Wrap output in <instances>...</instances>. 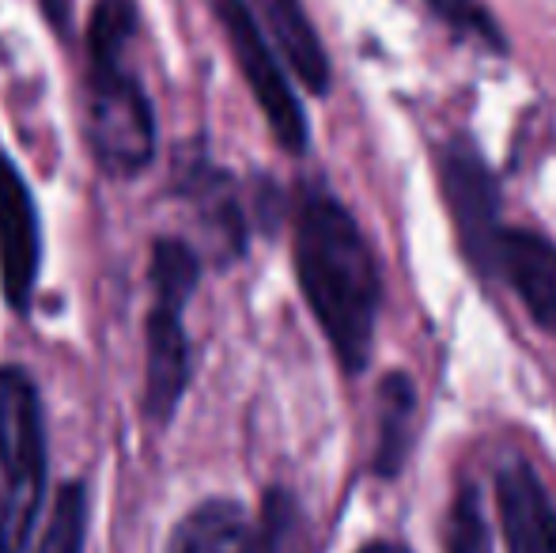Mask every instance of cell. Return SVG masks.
Returning <instances> with one entry per match:
<instances>
[{"label": "cell", "mask_w": 556, "mask_h": 553, "mask_svg": "<svg viewBox=\"0 0 556 553\" xmlns=\"http://www.w3.org/2000/svg\"><path fill=\"white\" fill-rule=\"evenodd\" d=\"M295 277L323 326L333 356L349 376L371 361L382 280L356 216L326 190H307L295 209Z\"/></svg>", "instance_id": "cell-1"}, {"label": "cell", "mask_w": 556, "mask_h": 553, "mask_svg": "<svg viewBox=\"0 0 556 553\" xmlns=\"http://www.w3.org/2000/svg\"><path fill=\"white\" fill-rule=\"evenodd\" d=\"M137 35L132 0H103L88 27V134L99 167L114 178H132L155 155V114L140 80L125 65Z\"/></svg>", "instance_id": "cell-2"}, {"label": "cell", "mask_w": 556, "mask_h": 553, "mask_svg": "<svg viewBox=\"0 0 556 553\" xmlns=\"http://www.w3.org/2000/svg\"><path fill=\"white\" fill-rule=\"evenodd\" d=\"M46 493V420L35 379L0 368V553H27Z\"/></svg>", "instance_id": "cell-3"}, {"label": "cell", "mask_w": 556, "mask_h": 553, "mask_svg": "<svg viewBox=\"0 0 556 553\" xmlns=\"http://www.w3.org/2000/svg\"><path fill=\"white\" fill-rule=\"evenodd\" d=\"M213 12H216V20H220L224 38H227V46H231L242 80L254 91V103L262 106L265 122H269L273 137H277L288 152H303L311 137L307 118H303L300 99H295L292 84H288L285 68H280L262 23L254 20L247 0H213Z\"/></svg>", "instance_id": "cell-4"}, {"label": "cell", "mask_w": 556, "mask_h": 553, "mask_svg": "<svg viewBox=\"0 0 556 553\" xmlns=\"http://www.w3.org/2000/svg\"><path fill=\"white\" fill-rule=\"evenodd\" d=\"M440 186L451 205V221L458 228L462 251L477 266V274H492L500 243V183L473 140L454 137L440 148Z\"/></svg>", "instance_id": "cell-5"}, {"label": "cell", "mask_w": 556, "mask_h": 553, "mask_svg": "<svg viewBox=\"0 0 556 553\" xmlns=\"http://www.w3.org/2000/svg\"><path fill=\"white\" fill-rule=\"evenodd\" d=\"M38 266H42V239H38L35 198L15 163L0 155V285L15 311L30 307Z\"/></svg>", "instance_id": "cell-6"}, {"label": "cell", "mask_w": 556, "mask_h": 553, "mask_svg": "<svg viewBox=\"0 0 556 553\" xmlns=\"http://www.w3.org/2000/svg\"><path fill=\"white\" fill-rule=\"evenodd\" d=\"M186 303L155 300L148 315V364H144V410L152 420L167 425L190 387V338L182 330Z\"/></svg>", "instance_id": "cell-7"}, {"label": "cell", "mask_w": 556, "mask_h": 553, "mask_svg": "<svg viewBox=\"0 0 556 553\" xmlns=\"http://www.w3.org/2000/svg\"><path fill=\"white\" fill-rule=\"evenodd\" d=\"M496 512L507 553H556V504L530 463L511 458L500 466Z\"/></svg>", "instance_id": "cell-8"}, {"label": "cell", "mask_w": 556, "mask_h": 553, "mask_svg": "<svg viewBox=\"0 0 556 553\" xmlns=\"http://www.w3.org/2000/svg\"><path fill=\"white\" fill-rule=\"evenodd\" d=\"M492 274L504 277L511 292L522 300L527 315L549 338H556V247L549 239L530 228H504Z\"/></svg>", "instance_id": "cell-9"}, {"label": "cell", "mask_w": 556, "mask_h": 553, "mask_svg": "<svg viewBox=\"0 0 556 553\" xmlns=\"http://www.w3.org/2000/svg\"><path fill=\"white\" fill-rule=\"evenodd\" d=\"M254 20L265 23L262 30H269L273 46L288 61L295 80L315 96H326L330 91V58H326V46L303 0H254Z\"/></svg>", "instance_id": "cell-10"}, {"label": "cell", "mask_w": 556, "mask_h": 553, "mask_svg": "<svg viewBox=\"0 0 556 553\" xmlns=\"http://www.w3.org/2000/svg\"><path fill=\"white\" fill-rule=\"evenodd\" d=\"M167 553H262L257 527L250 524L247 508L227 497H213L190 508L175 524Z\"/></svg>", "instance_id": "cell-11"}, {"label": "cell", "mask_w": 556, "mask_h": 553, "mask_svg": "<svg viewBox=\"0 0 556 553\" xmlns=\"http://www.w3.org/2000/svg\"><path fill=\"white\" fill-rule=\"evenodd\" d=\"M413 417H417V387L405 372H390L379 384V443H375V474L397 478L413 448Z\"/></svg>", "instance_id": "cell-12"}, {"label": "cell", "mask_w": 556, "mask_h": 553, "mask_svg": "<svg viewBox=\"0 0 556 553\" xmlns=\"http://www.w3.org/2000/svg\"><path fill=\"white\" fill-rule=\"evenodd\" d=\"M262 553H315L311 527L300 501L288 489H269L262 501V531H257Z\"/></svg>", "instance_id": "cell-13"}, {"label": "cell", "mask_w": 556, "mask_h": 553, "mask_svg": "<svg viewBox=\"0 0 556 553\" xmlns=\"http://www.w3.org/2000/svg\"><path fill=\"white\" fill-rule=\"evenodd\" d=\"M201 280L198 251L182 239H155L152 243V288L155 300L190 303L193 288Z\"/></svg>", "instance_id": "cell-14"}, {"label": "cell", "mask_w": 556, "mask_h": 553, "mask_svg": "<svg viewBox=\"0 0 556 553\" xmlns=\"http://www.w3.org/2000/svg\"><path fill=\"white\" fill-rule=\"evenodd\" d=\"M84 535H88V489L80 481H68L53 501L50 524L35 553H84Z\"/></svg>", "instance_id": "cell-15"}, {"label": "cell", "mask_w": 556, "mask_h": 553, "mask_svg": "<svg viewBox=\"0 0 556 553\" xmlns=\"http://www.w3.org/2000/svg\"><path fill=\"white\" fill-rule=\"evenodd\" d=\"M435 15L466 42H481L492 53H507V38L500 30L496 15L481 4V0H425Z\"/></svg>", "instance_id": "cell-16"}, {"label": "cell", "mask_w": 556, "mask_h": 553, "mask_svg": "<svg viewBox=\"0 0 556 553\" xmlns=\"http://www.w3.org/2000/svg\"><path fill=\"white\" fill-rule=\"evenodd\" d=\"M446 553H492L489 519L477 486H462L446 512Z\"/></svg>", "instance_id": "cell-17"}, {"label": "cell", "mask_w": 556, "mask_h": 553, "mask_svg": "<svg viewBox=\"0 0 556 553\" xmlns=\"http://www.w3.org/2000/svg\"><path fill=\"white\" fill-rule=\"evenodd\" d=\"M42 4V15L58 35H68L73 30V0H38Z\"/></svg>", "instance_id": "cell-18"}, {"label": "cell", "mask_w": 556, "mask_h": 553, "mask_svg": "<svg viewBox=\"0 0 556 553\" xmlns=\"http://www.w3.org/2000/svg\"><path fill=\"white\" fill-rule=\"evenodd\" d=\"M356 553H409V550H405L402 546V542H367V546H359Z\"/></svg>", "instance_id": "cell-19"}]
</instances>
